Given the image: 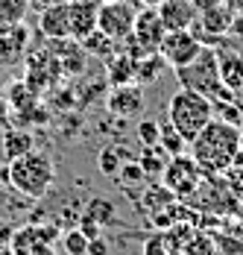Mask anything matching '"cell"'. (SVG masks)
Segmentation results:
<instances>
[{"mask_svg": "<svg viewBox=\"0 0 243 255\" xmlns=\"http://www.w3.org/2000/svg\"><path fill=\"white\" fill-rule=\"evenodd\" d=\"M241 144H243L241 127H235V124L214 115L208 121V127L188 144V153L194 155V161L202 167L205 176H217V173H229L235 167Z\"/></svg>", "mask_w": 243, "mask_h": 255, "instance_id": "6da1fadb", "label": "cell"}, {"mask_svg": "<svg viewBox=\"0 0 243 255\" xmlns=\"http://www.w3.org/2000/svg\"><path fill=\"white\" fill-rule=\"evenodd\" d=\"M176 79L182 88L199 91L202 97H208L211 103H232L238 100L235 91H229L220 79V65H217V47H202V53L196 56L191 65L176 68Z\"/></svg>", "mask_w": 243, "mask_h": 255, "instance_id": "7a4b0ae2", "label": "cell"}, {"mask_svg": "<svg viewBox=\"0 0 243 255\" xmlns=\"http://www.w3.org/2000/svg\"><path fill=\"white\" fill-rule=\"evenodd\" d=\"M9 179L12 188L26 197V200H41L50 191L53 179H56V164L47 153L41 150H29L24 155L9 158Z\"/></svg>", "mask_w": 243, "mask_h": 255, "instance_id": "3957f363", "label": "cell"}, {"mask_svg": "<svg viewBox=\"0 0 243 255\" xmlns=\"http://www.w3.org/2000/svg\"><path fill=\"white\" fill-rule=\"evenodd\" d=\"M211 118H214V103L208 100V97H202L199 91H191V88L173 91L170 103H167V124L188 144L208 127Z\"/></svg>", "mask_w": 243, "mask_h": 255, "instance_id": "277c9868", "label": "cell"}, {"mask_svg": "<svg viewBox=\"0 0 243 255\" xmlns=\"http://www.w3.org/2000/svg\"><path fill=\"white\" fill-rule=\"evenodd\" d=\"M167 29L158 18V9H138V18H135V26H132V35L123 41V47L132 53L135 59H144V56H152L158 53L161 41H164Z\"/></svg>", "mask_w": 243, "mask_h": 255, "instance_id": "5b68a950", "label": "cell"}, {"mask_svg": "<svg viewBox=\"0 0 243 255\" xmlns=\"http://www.w3.org/2000/svg\"><path fill=\"white\" fill-rule=\"evenodd\" d=\"M161 185L170 191L176 200H188L202 185V167L194 161L191 153L170 155V161H167V167L161 173Z\"/></svg>", "mask_w": 243, "mask_h": 255, "instance_id": "8992f818", "label": "cell"}, {"mask_svg": "<svg viewBox=\"0 0 243 255\" xmlns=\"http://www.w3.org/2000/svg\"><path fill=\"white\" fill-rule=\"evenodd\" d=\"M138 18V9L132 0H115V3H100L97 12V29L103 35H109L112 41L123 44L132 35V26Z\"/></svg>", "mask_w": 243, "mask_h": 255, "instance_id": "52a82bcc", "label": "cell"}, {"mask_svg": "<svg viewBox=\"0 0 243 255\" xmlns=\"http://www.w3.org/2000/svg\"><path fill=\"white\" fill-rule=\"evenodd\" d=\"M235 15H238V9L223 0L217 6L199 12V18H196V24H194V32L199 35V41H202L205 47H217L226 35H232Z\"/></svg>", "mask_w": 243, "mask_h": 255, "instance_id": "ba28073f", "label": "cell"}, {"mask_svg": "<svg viewBox=\"0 0 243 255\" xmlns=\"http://www.w3.org/2000/svg\"><path fill=\"white\" fill-rule=\"evenodd\" d=\"M202 41H199V35H196L194 29H176V32H167L164 35V41H161V47L158 53L164 56V62H167V68H185V65H191L196 56L202 53Z\"/></svg>", "mask_w": 243, "mask_h": 255, "instance_id": "9c48e42d", "label": "cell"}, {"mask_svg": "<svg viewBox=\"0 0 243 255\" xmlns=\"http://www.w3.org/2000/svg\"><path fill=\"white\" fill-rule=\"evenodd\" d=\"M38 26L44 32V38H50V41H71V0L50 3L38 18Z\"/></svg>", "mask_w": 243, "mask_h": 255, "instance_id": "30bf717a", "label": "cell"}, {"mask_svg": "<svg viewBox=\"0 0 243 255\" xmlns=\"http://www.w3.org/2000/svg\"><path fill=\"white\" fill-rule=\"evenodd\" d=\"M106 109L115 118H135L144 109V91L138 82H126V85H115L112 94L106 97Z\"/></svg>", "mask_w": 243, "mask_h": 255, "instance_id": "8fae6325", "label": "cell"}, {"mask_svg": "<svg viewBox=\"0 0 243 255\" xmlns=\"http://www.w3.org/2000/svg\"><path fill=\"white\" fill-rule=\"evenodd\" d=\"M155 9H158V18H161L167 32L194 29L196 18H199V9L194 6V0H161Z\"/></svg>", "mask_w": 243, "mask_h": 255, "instance_id": "7c38bea8", "label": "cell"}, {"mask_svg": "<svg viewBox=\"0 0 243 255\" xmlns=\"http://www.w3.org/2000/svg\"><path fill=\"white\" fill-rule=\"evenodd\" d=\"M97 12H100V3H94V0H71L73 41H82V38H88L97 29Z\"/></svg>", "mask_w": 243, "mask_h": 255, "instance_id": "4fadbf2b", "label": "cell"}, {"mask_svg": "<svg viewBox=\"0 0 243 255\" xmlns=\"http://www.w3.org/2000/svg\"><path fill=\"white\" fill-rule=\"evenodd\" d=\"M217 65H220V79L229 91L241 94L243 91V53L238 50H217Z\"/></svg>", "mask_w": 243, "mask_h": 255, "instance_id": "5bb4252c", "label": "cell"}, {"mask_svg": "<svg viewBox=\"0 0 243 255\" xmlns=\"http://www.w3.org/2000/svg\"><path fill=\"white\" fill-rule=\"evenodd\" d=\"M26 50V29L21 24H9V29H0V68L15 65Z\"/></svg>", "mask_w": 243, "mask_h": 255, "instance_id": "9a60e30c", "label": "cell"}, {"mask_svg": "<svg viewBox=\"0 0 243 255\" xmlns=\"http://www.w3.org/2000/svg\"><path fill=\"white\" fill-rule=\"evenodd\" d=\"M135 71H138V59L123 47L121 53L109 56V79L115 85H126V82H135Z\"/></svg>", "mask_w": 243, "mask_h": 255, "instance_id": "2e32d148", "label": "cell"}, {"mask_svg": "<svg viewBox=\"0 0 243 255\" xmlns=\"http://www.w3.org/2000/svg\"><path fill=\"white\" fill-rule=\"evenodd\" d=\"M167 161H170V153H167L161 144H155V147H144V153H141V158H138V164L144 167L146 179H149V176L161 179L164 167H167Z\"/></svg>", "mask_w": 243, "mask_h": 255, "instance_id": "e0dca14e", "label": "cell"}, {"mask_svg": "<svg viewBox=\"0 0 243 255\" xmlns=\"http://www.w3.org/2000/svg\"><path fill=\"white\" fill-rule=\"evenodd\" d=\"M167 68V62H164V56L161 53H152V56H144V59H138V71H135V82L138 85H146V82H155L158 74Z\"/></svg>", "mask_w": 243, "mask_h": 255, "instance_id": "ac0fdd59", "label": "cell"}, {"mask_svg": "<svg viewBox=\"0 0 243 255\" xmlns=\"http://www.w3.org/2000/svg\"><path fill=\"white\" fill-rule=\"evenodd\" d=\"M3 144H6V153L9 158H15V155H24L32 150V135L26 132V129H3Z\"/></svg>", "mask_w": 243, "mask_h": 255, "instance_id": "d6986e66", "label": "cell"}, {"mask_svg": "<svg viewBox=\"0 0 243 255\" xmlns=\"http://www.w3.org/2000/svg\"><path fill=\"white\" fill-rule=\"evenodd\" d=\"M82 47H85V53H97V56H115V50H118V41H112L109 35H103L100 29H94L88 38H82L79 41Z\"/></svg>", "mask_w": 243, "mask_h": 255, "instance_id": "ffe728a7", "label": "cell"}, {"mask_svg": "<svg viewBox=\"0 0 243 255\" xmlns=\"http://www.w3.org/2000/svg\"><path fill=\"white\" fill-rule=\"evenodd\" d=\"M182 255H220L217 241L208 235H191L188 244L182 247Z\"/></svg>", "mask_w": 243, "mask_h": 255, "instance_id": "44dd1931", "label": "cell"}, {"mask_svg": "<svg viewBox=\"0 0 243 255\" xmlns=\"http://www.w3.org/2000/svg\"><path fill=\"white\" fill-rule=\"evenodd\" d=\"M97 167H100V173H106V176H118V173H121V167H123L121 150H115V147H106V150H100Z\"/></svg>", "mask_w": 243, "mask_h": 255, "instance_id": "7402d4cb", "label": "cell"}, {"mask_svg": "<svg viewBox=\"0 0 243 255\" xmlns=\"http://www.w3.org/2000/svg\"><path fill=\"white\" fill-rule=\"evenodd\" d=\"M158 144H161V147H164L170 155L188 153V141H185V138H182V135L170 127V124H167V127H161V141H158Z\"/></svg>", "mask_w": 243, "mask_h": 255, "instance_id": "603a6c76", "label": "cell"}, {"mask_svg": "<svg viewBox=\"0 0 243 255\" xmlns=\"http://www.w3.org/2000/svg\"><path fill=\"white\" fill-rule=\"evenodd\" d=\"M88 235L82 229H71L65 235V241H62V247H65V253L68 255H88Z\"/></svg>", "mask_w": 243, "mask_h": 255, "instance_id": "cb8c5ba5", "label": "cell"}, {"mask_svg": "<svg viewBox=\"0 0 243 255\" xmlns=\"http://www.w3.org/2000/svg\"><path fill=\"white\" fill-rule=\"evenodd\" d=\"M85 214L103 226V223H112V220H115V205L109 203V200H103V197H97V200L88 203V211H85Z\"/></svg>", "mask_w": 243, "mask_h": 255, "instance_id": "d4e9b609", "label": "cell"}, {"mask_svg": "<svg viewBox=\"0 0 243 255\" xmlns=\"http://www.w3.org/2000/svg\"><path fill=\"white\" fill-rule=\"evenodd\" d=\"M135 132H138V141H141L144 147H155V144L161 141V124H158V121H149V118H146V121L138 124Z\"/></svg>", "mask_w": 243, "mask_h": 255, "instance_id": "484cf974", "label": "cell"}, {"mask_svg": "<svg viewBox=\"0 0 243 255\" xmlns=\"http://www.w3.org/2000/svg\"><path fill=\"white\" fill-rule=\"evenodd\" d=\"M26 9V0H0V21L3 24H18Z\"/></svg>", "mask_w": 243, "mask_h": 255, "instance_id": "4316f807", "label": "cell"}, {"mask_svg": "<svg viewBox=\"0 0 243 255\" xmlns=\"http://www.w3.org/2000/svg\"><path fill=\"white\" fill-rule=\"evenodd\" d=\"M118 176H121L126 185H135V182H144L146 173H144V167H141L138 161H123V167H121Z\"/></svg>", "mask_w": 243, "mask_h": 255, "instance_id": "83f0119b", "label": "cell"}, {"mask_svg": "<svg viewBox=\"0 0 243 255\" xmlns=\"http://www.w3.org/2000/svg\"><path fill=\"white\" fill-rule=\"evenodd\" d=\"M217 250L223 255H243V241H235V238H217Z\"/></svg>", "mask_w": 243, "mask_h": 255, "instance_id": "f1b7e54d", "label": "cell"}, {"mask_svg": "<svg viewBox=\"0 0 243 255\" xmlns=\"http://www.w3.org/2000/svg\"><path fill=\"white\" fill-rule=\"evenodd\" d=\"M106 253H109L106 241H100V238H91L88 241V255H106Z\"/></svg>", "mask_w": 243, "mask_h": 255, "instance_id": "f546056e", "label": "cell"}, {"mask_svg": "<svg viewBox=\"0 0 243 255\" xmlns=\"http://www.w3.org/2000/svg\"><path fill=\"white\" fill-rule=\"evenodd\" d=\"M9 100H0V129H9Z\"/></svg>", "mask_w": 243, "mask_h": 255, "instance_id": "4dcf8cb0", "label": "cell"}, {"mask_svg": "<svg viewBox=\"0 0 243 255\" xmlns=\"http://www.w3.org/2000/svg\"><path fill=\"white\" fill-rule=\"evenodd\" d=\"M232 35H238V38H243V15H241V12L235 15V24H232Z\"/></svg>", "mask_w": 243, "mask_h": 255, "instance_id": "1f68e13d", "label": "cell"}, {"mask_svg": "<svg viewBox=\"0 0 243 255\" xmlns=\"http://www.w3.org/2000/svg\"><path fill=\"white\" fill-rule=\"evenodd\" d=\"M217 3H223V0H194V6L199 12H205V9H211V6H217Z\"/></svg>", "mask_w": 243, "mask_h": 255, "instance_id": "d6a6232c", "label": "cell"}, {"mask_svg": "<svg viewBox=\"0 0 243 255\" xmlns=\"http://www.w3.org/2000/svg\"><path fill=\"white\" fill-rule=\"evenodd\" d=\"M132 3H135V6H141V9H155L161 0H132Z\"/></svg>", "mask_w": 243, "mask_h": 255, "instance_id": "836d02e7", "label": "cell"}, {"mask_svg": "<svg viewBox=\"0 0 243 255\" xmlns=\"http://www.w3.org/2000/svg\"><path fill=\"white\" fill-rule=\"evenodd\" d=\"M238 211H241V220H243V203H241V205H238Z\"/></svg>", "mask_w": 243, "mask_h": 255, "instance_id": "e575fe53", "label": "cell"}, {"mask_svg": "<svg viewBox=\"0 0 243 255\" xmlns=\"http://www.w3.org/2000/svg\"><path fill=\"white\" fill-rule=\"evenodd\" d=\"M100 3H115V0H100Z\"/></svg>", "mask_w": 243, "mask_h": 255, "instance_id": "d590c367", "label": "cell"}, {"mask_svg": "<svg viewBox=\"0 0 243 255\" xmlns=\"http://www.w3.org/2000/svg\"><path fill=\"white\" fill-rule=\"evenodd\" d=\"M241 132H243V121H241Z\"/></svg>", "mask_w": 243, "mask_h": 255, "instance_id": "8d00e7d4", "label": "cell"}, {"mask_svg": "<svg viewBox=\"0 0 243 255\" xmlns=\"http://www.w3.org/2000/svg\"><path fill=\"white\" fill-rule=\"evenodd\" d=\"M241 182H243V170H241Z\"/></svg>", "mask_w": 243, "mask_h": 255, "instance_id": "74e56055", "label": "cell"}]
</instances>
